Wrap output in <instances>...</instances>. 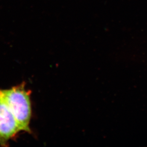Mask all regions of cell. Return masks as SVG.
Masks as SVG:
<instances>
[{"instance_id": "cell-1", "label": "cell", "mask_w": 147, "mask_h": 147, "mask_svg": "<svg viewBox=\"0 0 147 147\" xmlns=\"http://www.w3.org/2000/svg\"><path fill=\"white\" fill-rule=\"evenodd\" d=\"M31 90L25 89V83L11 89L0 90V97L11 111L21 131L31 133L30 123L32 116Z\"/></svg>"}, {"instance_id": "cell-2", "label": "cell", "mask_w": 147, "mask_h": 147, "mask_svg": "<svg viewBox=\"0 0 147 147\" xmlns=\"http://www.w3.org/2000/svg\"><path fill=\"white\" fill-rule=\"evenodd\" d=\"M21 131L14 115L0 97V146L7 147L9 141Z\"/></svg>"}]
</instances>
